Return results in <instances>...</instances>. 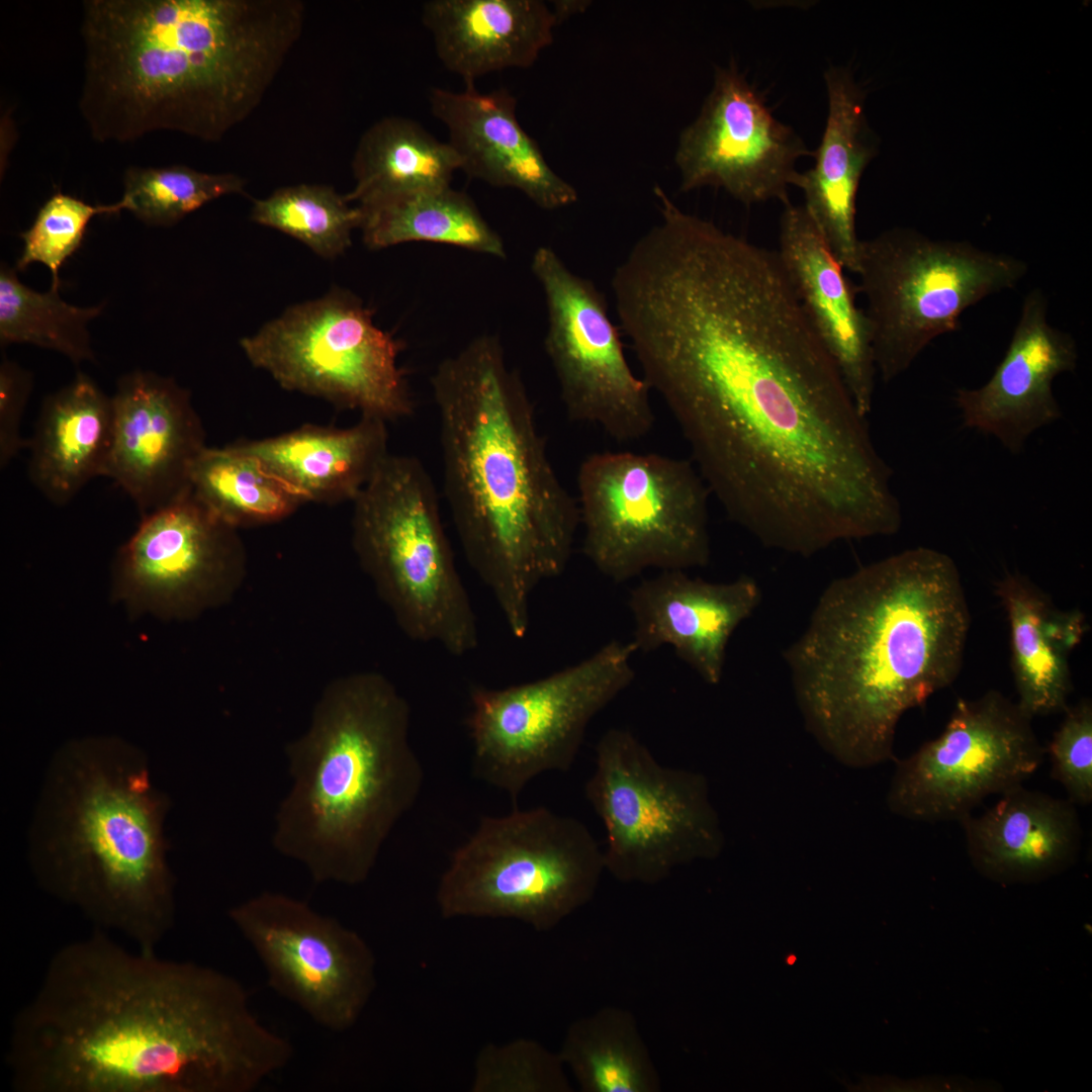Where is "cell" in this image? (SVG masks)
Masks as SVG:
<instances>
[{
  "label": "cell",
  "instance_id": "cell-31",
  "mask_svg": "<svg viewBox=\"0 0 1092 1092\" xmlns=\"http://www.w3.org/2000/svg\"><path fill=\"white\" fill-rule=\"evenodd\" d=\"M358 207L359 229L370 249L431 242L506 257L502 238L473 200L451 186L415 191Z\"/></svg>",
  "mask_w": 1092,
  "mask_h": 1092
},
{
  "label": "cell",
  "instance_id": "cell-19",
  "mask_svg": "<svg viewBox=\"0 0 1092 1092\" xmlns=\"http://www.w3.org/2000/svg\"><path fill=\"white\" fill-rule=\"evenodd\" d=\"M111 447L104 476L131 498L142 517L190 490L189 470L207 446L190 392L173 378L134 370L111 396Z\"/></svg>",
  "mask_w": 1092,
  "mask_h": 1092
},
{
  "label": "cell",
  "instance_id": "cell-10",
  "mask_svg": "<svg viewBox=\"0 0 1092 1092\" xmlns=\"http://www.w3.org/2000/svg\"><path fill=\"white\" fill-rule=\"evenodd\" d=\"M1026 272L1014 256L908 229L860 240L857 289L867 300L877 373L884 382L903 374L931 341L959 330L966 309L1015 287Z\"/></svg>",
  "mask_w": 1092,
  "mask_h": 1092
},
{
  "label": "cell",
  "instance_id": "cell-30",
  "mask_svg": "<svg viewBox=\"0 0 1092 1092\" xmlns=\"http://www.w3.org/2000/svg\"><path fill=\"white\" fill-rule=\"evenodd\" d=\"M352 170L355 186L346 198L362 206L415 191L450 186L460 163L448 142H441L417 121L387 116L362 134Z\"/></svg>",
  "mask_w": 1092,
  "mask_h": 1092
},
{
  "label": "cell",
  "instance_id": "cell-24",
  "mask_svg": "<svg viewBox=\"0 0 1092 1092\" xmlns=\"http://www.w3.org/2000/svg\"><path fill=\"white\" fill-rule=\"evenodd\" d=\"M824 81L828 112L815 164L799 173L794 186L803 192V206L838 263L856 274V194L876 144L864 116L863 92L850 70L831 66Z\"/></svg>",
  "mask_w": 1092,
  "mask_h": 1092
},
{
  "label": "cell",
  "instance_id": "cell-3",
  "mask_svg": "<svg viewBox=\"0 0 1092 1092\" xmlns=\"http://www.w3.org/2000/svg\"><path fill=\"white\" fill-rule=\"evenodd\" d=\"M299 0H86L79 108L92 138L218 142L261 103L302 33Z\"/></svg>",
  "mask_w": 1092,
  "mask_h": 1092
},
{
  "label": "cell",
  "instance_id": "cell-2",
  "mask_svg": "<svg viewBox=\"0 0 1092 1092\" xmlns=\"http://www.w3.org/2000/svg\"><path fill=\"white\" fill-rule=\"evenodd\" d=\"M971 617L947 554L907 549L834 579L785 651L806 728L834 758H894L897 725L959 675Z\"/></svg>",
  "mask_w": 1092,
  "mask_h": 1092
},
{
  "label": "cell",
  "instance_id": "cell-16",
  "mask_svg": "<svg viewBox=\"0 0 1092 1092\" xmlns=\"http://www.w3.org/2000/svg\"><path fill=\"white\" fill-rule=\"evenodd\" d=\"M229 918L277 994L327 1030L357 1023L377 985L376 958L361 934L280 892L240 902Z\"/></svg>",
  "mask_w": 1092,
  "mask_h": 1092
},
{
  "label": "cell",
  "instance_id": "cell-7",
  "mask_svg": "<svg viewBox=\"0 0 1092 1092\" xmlns=\"http://www.w3.org/2000/svg\"><path fill=\"white\" fill-rule=\"evenodd\" d=\"M352 543L401 631L454 656L478 627L442 523L434 482L416 457L389 453L353 502Z\"/></svg>",
  "mask_w": 1092,
  "mask_h": 1092
},
{
  "label": "cell",
  "instance_id": "cell-18",
  "mask_svg": "<svg viewBox=\"0 0 1092 1092\" xmlns=\"http://www.w3.org/2000/svg\"><path fill=\"white\" fill-rule=\"evenodd\" d=\"M237 530L189 490L142 517L115 558L116 589L133 608L158 615L206 607L242 575L245 554Z\"/></svg>",
  "mask_w": 1092,
  "mask_h": 1092
},
{
  "label": "cell",
  "instance_id": "cell-21",
  "mask_svg": "<svg viewBox=\"0 0 1092 1092\" xmlns=\"http://www.w3.org/2000/svg\"><path fill=\"white\" fill-rule=\"evenodd\" d=\"M760 601V587L748 575L714 582L685 570H662L629 593L631 643L642 652L670 646L705 682L715 686L722 679L732 634Z\"/></svg>",
  "mask_w": 1092,
  "mask_h": 1092
},
{
  "label": "cell",
  "instance_id": "cell-22",
  "mask_svg": "<svg viewBox=\"0 0 1092 1092\" xmlns=\"http://www.w3.org/2000/svg\"><path fill=\"white\" fill-rule=\"evenodd\" d=\"M778 256L815 333L858 411L871 413L877 368L872 329L843 272L803 205L784 204Z\"/></svg>",
  "mask_w": 1092,
  "mask_h": 1092
},
{
  "label": "cell",
  "instance_id": "cell-11",
  "mask_svg": "<svg viewBox=\"0 0 1092 1092\" xmlns=\"http://www.w3.org/2000/svg\"><path fill=\"white\" fill-rule=\"evenodd\" d=\"M595 750L584 794L604 825L605 868L616 879L655 884L722 852L725 837L705 776L663 765L624 728L607 730Z\"/></svg>",
  "mask_w": 1092,
  "mask_h": 1092
},
{
  "label": "cell",
  "instance_id": "cell-8",
  "mask_svg": "<svg viewBox=\"0 0 1092 1092\" xmlns=\"http://www.w3.org/2000/svg\"><path fill=\"white\" fill-rule=\"evenodd\" d=\"M606 870L580 820L539 806L484 816L451 854L436 891L445 919H514L538 931L585 905Z\"/></svg>",
  "mask_w": 1092,
  "mask_h": 1092
},
{
  "label": "cell",
  "instance_id": "cell-20",
  "mask_svg": "<svg viewBox=\"0 0 1092 1092\" xmlns=\"http://www.w3.org/2000/svg\"><path fill=\"white\" fill-rule=\"evenodd\" d=\"M1078 348L1067 332L1048 321V300L1036 288L1022 302L1008 348L993 374L976 388L957 389L963 425L997 439L1012 454L1063 413L1053 391L1060 374L1073 371Z\"/></svg>",
  "mask_w": 1092,
  "mask_h": 1092
},
{
  "label": "cell",
  "instance_id": "cell-40",
  "mask_svg": "<svg viewBox=\"0 0 1092 1092\" xmlns=\"http://www.w3.org/2000/svg\"><path fill=\"white\" fill-rule=\"evenodd\" d=\"M32 388L31 374L2 357L0 363V468L4 469L25 447L20 433L22 416Z\"/></svg>",
  "mask_w": 1092,
  "mask_h": 1092
},
{
  "label": "cell",
  "instance_id": "cell-32",
  "mask_svg": "<svg viewBox=\"0 0 1092 1092\" xmlns=\"http://www.w3.org/2000/svg\"><path fill=\"white\" fill-rule=\"evenodd\" d=\"M188 480L192 494L235 529L280 521L306 503L238 442L206 446L194 459Z\"/></svg>",
  "mask_w": 1092,
  "mask_h": 1092
},
{
  "label": "cell",
  "instance_id": "cell-41",
  "mask_svg": "<svg viewBox=\"0 0 1092 1092\" xmlns=\"http://www.w3.org/2000/svg\"><path fill=\"white\" fill-rule=\"evenodd\" d=\"M588 4H584L583 1H555L553 4L552 12L557 20V23L573 15L576 12L583 10V7Z\"/></svg>",
  "mask_w": 1092,
  "mask_h": 1092
},
{
  "label": "cell",
  "instance_id": "cell-23",
  "mask_svg": "<svg viewBox=\"0 0 1092 1092\" xmlns=\"http://www.w3.org/2000/svg\"><path fill=\"white\" fill-rule=\"evenodd\" d=\"M433 115L448 129L460 170L495 187L523 192L543 209L574 203L576 189L546 162L517 118V100L506 89L480 92L466 83L461 92L432 88Z\"/></svg>",
  "mask_w": 1092,
  "mask_h": 1092
},
{
  "label": "cell",
  "instance_id": "cell-37",
  "mask_svg": "<svg viewBox=\"0 0 1092 1092\" xmlns=\"http://www.w3.org/2000/svg\"><path fill=\"white\" fill-rule=\"evenodd\" d=\"M563 1065L559 1054L531 1039L488 1043L475 1059L470 1091L567 1092Z\"/></svg>",
  "mask_w": 1092,
  "mask_h": 1092
},
{
  "label": "cell",
  "instance_id": "cell-36",
  "mask_svg": "<svg viewBox=\"0 0 1092 1092\" xmlns=\"http://www.w3.org/2000/svg\"><path fill=\"white\" fill-rule=\"evenodd\" d=\"M122 210L151 226H170L204 204L243 193L246 180L234 173H206L184 165L129 167L123 176Z\"/></svg>",
  "mask_w": 1092,
  "mask_h": 1092
},
{
  "label": "cell",
  "instance_id": "cell-12",
  "mask_svg": "<svg viewBox=\"0 0 1092 1092\" xmlns=\"http://www.w3.org/2000/svg\"><path fill=\"white\" fill-rule=\"evenodd\" d=\"M630 642L612 640L547 676L506 688L474 687L466 719L475 777L507 794L548 771H568L592 720L634 680Z\"/></svg>",
  "mask_w": 1092,
  "mask_h": 1092
},
{
  "label": "cell",
  "instance_id": "cell-34",
  "mask_svg": "<svg viewBox=\"0 0 1092 1092\" xmlns=\"http://www.w3.org/2000/svg\"><path fill=\"white\" fill-rule=\"evenodd\" d=\"M104 304L77 307L59 289L37 292L21 283L7 264L0 269V344L27 343L57 351L75 364L94 360L87 331Z\"/></svg>",
  "mask_w": 1092,
  "mask_h": 1092
},
{
  "label": "cell",
  "instance_id": "cell-5",
  "mask_svg": "<svg viewBox=\"0 0 1092 1092\" xmlns=\"http://www.w3.org/2000/svg\"><path fill=\"white\" fill-rule=\"evenodd\" d=\"M169 806L130 743L101 736L66 743L49 764L30 825L33 877L95 929L156 950L175 919Z\"/></svg>",
  "mask_w": 1092,
  "mask_h": 1092
},
{
  "label": "cell",
  "instance_id": "cell-29",
  "mask_svg": "<svg viewBox=\"0 0 1092 1092\" xmlns=\"http://www.w3.org/2000/svg\"><path fill=\"white\" fill-rule=\"evenodd\" d=\"M387 423L362 416L339 429L305 425L285 434L238 442L307 502H354L388 451Z\"/></svg>",
  "mask_w": 1092,
  "mask_h": 1092
},
{
  "label": "cell",
  "instance_id": "cell-17",
  "mask_svg": "<svg viewBox=\"0 0 1092 1092\" xmlns=\"http://www.w3.org/2000/svg\"><path fill=\"white\" fill-rule=\"evenodd\" d=\"M814 155L731 64L715 70L700 113L679 134L674 161L681 191L714 187L747 205L785 204L797 163Z\"/></svg>",
  "mask_w": 1092,
  "mask_h": 1092
},
{
  "label": "cell",
  "instance_id": "cell-39",
  "mask_svg": "<svg viewBox=\"0 0 1092 1092\" xmlns=\"http://www.w3.org/2000/svg\"><path fill=\"white\" fill-rule=\"evenodd\" d=\"M1064 719L1045 749L1052 778L1066 790L1074 805L1092 802V704L1084 699L1068 706Z\"/></svg>",
  "mask_w": 1092,
  "mask_h": 1092
},
{
  "label": "cell",
  "instance_id": "cell-33",
  "mask_svg": "<svg viewBox=\"0 0 1092 1092\" xmlns=\"http://www.w3.org/2000/svg\"><path fill=\"white\" fill-rule=\"evenodd\" d=\"M559 1056L587 1092H653L655 1070L630 1015L607 1008L573 1023Z\"/></svg>",
  "mask_w": 1092,
  "mask_h": 1092
},
{
  "label": "cell",
  "instance_id": "cell-1",
  "mask_svg": "<svg viewBox=\"0 0 1092 1092\" xmlns=\"http://www.w3.org/2000/svg\"><path fill=\"white\" fill-rule=\"evenodd\" d=\"M292 1057L236 978L95 929L50 959L5 1063L16 1092H251Z\"/></svg>",
  "mask_w": 1092,
  "mask_h": 1092
},
{
  "label": "cell",
  "instance_id": "cell-28",
  "mask_svg": "<svg viewBox=\"0 0 1092 1092\" xmlns=\"http://www.w3.org/2000/svg\"><path fill=\"white\" fill-rule=\"evenodd\" d=\"M112 422L111 396L83 373L43 399L27 441V472L47 499L66 505L91 479L104 476Z\"/></svg>",
  "mask_w": 1092,
  "mask_h": 1092
},
{
  "label": "cell",
  "instance_id": "cell-15",
  "mask_svg": "<svg viewBox=\"0 0 1092 1092\" xmlns=\"http://www.w3.org/2000/svg\"><path fill=\"white\" fill-rule=\"evenodd\" d=\"M531 268L545 296L544 347L567 417L618 442L647 436L655 423L651 389L629 366L604 294L550 247L535 251Z\"/></svg>",
  "mask_w": 1092,
  "mask_h": 1092
},
{
  "label": "cell",
  "instance_id": "cell-35",
  "mask_svg": "<svg viewBox=\"0 0 1092 1092\" xmlns=\"http://www.w3.org/2000/svg\"><path fill=\"white\" fill-rule=\"evenodd\" d=\"M251 219L293 237L323 258L334 259L350 247L361 212L331 186L298 184L254 200Z\"/></svg>",
  "mask_w": 1092,
  "mask_h": 1092
},
{
  "label": "cell",
  "instance_id": "cell-25",
  "mask_svg": "<svg viewBox=\"0 0 1092 1092\" xmlns=\"http://www.w3.org/2000/svg\"><path fill=\"white\" fill-rule=\"evenodd\" d=\"M975 868L1002 883L1039 880L1076 859L1082 829L1076 805L1068 799L1030 791L1022 785L1000 795L984 813L960 821Z\"/></svg>",
  "mask_w": 1092,
  "mask_h": 1092
},
{
  "label": "cell",
  "instance_id": "cell-9",
  "mask_svg": "<svg viewBox=\"0 0 1092 1092\" xmlns=\"http://www.w3.org/2000/svg\"><path fill=\"white\" fill-rule=\"evenodd\" d=\"M582 552L612 581L688 570L711 557L710 490L694 463L657 453L589 454L577 472Z\"/></svg>",
  "mask_w": 1092,
  "mask_h": 1092
},
{
  "label": "cell",
  "instance_id": "cell-27",
  "mask_svg": "<svg viewBox=\"0 0 1092 1092\" xmlns=\"http://www.w3.org/2000/svg\"><path fill=\"white\" fill-rule=\"evenodd\" d=\"M995 592L1005 609L1018 706L1031 718L1064 713L1072 692L1070 656L1088 625L1079 610L1063 611L1018 572H1007Z\"/></svg>",
  "mask_w": 1092,
  "mask_h": 1092
},
{
  "label": "cell",
  "instance_id": "cell-14",
  "mask_svg": "<svg viewBox=\"0 0 1092 1092\" xmlns=\"http://www.w3.org/2000/svg\"><path fill=\"white\" fill-rule=\"evenodd\" d=\"M1031 721L997 691L959 699L941 734L897 762L889 810L910 820L960 822L987 797L1022 785L1046 753Z\"/></svg>",
  "mask_w": 1092,
  "mask_h": 1092
},
{
  "label": "cell",
  "instance_id": "cell-13",
  "mask_svg": "<svg viewBox=\"0 0 1092 1092\" xmlns=\"http://www.w3.org/2000/svg\"><path fill=\"white\" fill-rule=\"evenodd\" d=\"M348 290L288 307L241 348L250 363L283 388L388 422L410 417L415 402L398 364L403 343L373 322Z\"/></svg>",
  "mask_w": 1092,
  "mask_h": 1092
},
{
  "label": "cell",
  "instance_id": "cell-4",
  "mask_svg": "<svg viewBox=\"0 0 1092 1092\" xmlns=\"http://www.w3.org/2000/svg\"><path fill=\"white\" fill-rule=\"evenodd\" d=\"M431 383L443 492L459 542L522 639L534 589L570 560L577 499L550 461L533 402L497 337H477L444 359Z\"/></svg>",
  "mask_w": 1092,
  "mask_h": 1092
},
{
  "label": "cell",
  "instance_id": "cell-38",
  "mask_svg": "<svg viewBox=\"0 0 1092 1092\" xmlns=\"http://www.w3.org/2000/svg\"><path fill=\"white\" fill-rule=\"evenodd\" d=\"M121 210L119 202L92 205L56 192L39 208L30 228L20 234L23 249L16 269L23 271L32 263H40L51 271V287L60 289V268L81 246L90 220L98 214Z\"/></svg>",
  "mask_w": 1092,
  "mask_h": 1092
},
{
  "label": "cell",
  "instance_id": "cell-26",
  "mask_svg": "<svg viewBox=\"0 0 1092 1092\" xmlns=\"http://www.w3.org/2000/svg\"><path fill=\"white\" fill-rule=\"evenodd\" d=\"M422 20L439 60L465 83L532 66L558 24L540 0H430Z\"/></svg>",
  "mask_w": 1092,
  "mask_h": 1092
},
{
  "label": "cell",
  "instance_id": "cell-6",
  "mask_svg": "<svg viewBox=\"0 0 1092 1092\" xmlns=\"http://www.w3.org/2000/svg\"><path fill=\"white\" fill-rule=\"evenodd\" d=\"M410 728L411 707L395 686L358 672L325 690L306 732L286 746L292 785L272 842L315 883H364L416 804L424 769Z\"/></svg>",
  "mask_w": 1092,
  "mask_h": 1092
}]
</instances>
